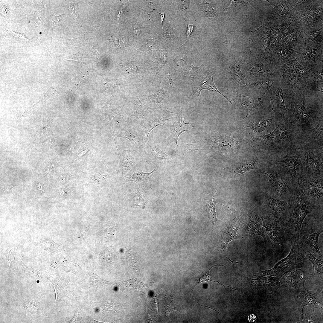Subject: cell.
Here are the masks:
<instances>
[{"mask_svg": "<svg viewBox=\"0 0 323 323\" xmlns=\"http://www.w3.org/2000/svg\"><path fill=\"white\" fill-rule=\"evenodd\" d=\"M210 145L213 146L215 148L225 149L232 148L234 144V142L231 138L223 136L214 138L210 140Z\"/></svg>", "mask_w": 323, "mask_h": 323, "instance_id": "4dcf8cb0", "label": "cell"}, {"mask_svg": "<svg viewBox=\"0 0 323 323\" xmlns=\"http://www.w3.org/2000/svg\"><path fill=\"white\" fill-rule=\"evenodd\" d=\"M60 16H56L52 14L51 18L50 20L51 23V25L54 27L58 26L60 24Z\"/></svg>", "mask_w": 323, "mask_h": 323, "instance_id": "7bdbcfd3", "label": "cell"}, {"mask_svg": "<svg viewBox=\"0 0 323 323\" xmlns=\"http://www.w3.org/2000/svg\"><path fill=\"white\" fill-rule=\"evenodd\" d=\"M217 202L214 197H213L210 200V204L207 210V215L209 220L213 224L217 221L215 206Z\"/></svg>", "mask_w": 323, "mask_h": 323, "instance_id": "d590c367", "label": "cell"}, {"mask_svg": "<svg viewBox=\"0 0 323 323\" xmlns=\"http://www.w3.org/2000/svg\"><path fill=\"white\" fill-rule=\"evenodd\" d=\"M214 75L211 73L207 74L206 76L198 84L196 91L200 95V92L203 89H206L212 93L218 92L226 98L232 105L230 100L228 98L224 96L217 89L213 81Z\"/></svg>", "mask_w": 323, "mask_h": 323, "instance_id": "83f0119b", "label": "cell"}, {"mask_svg": "<svg viewBox=\"0 0 323 323\" xmlns=\"http://www.w3.org/2000/svg\"><path fill=\"white\" fill-rule=\"evenodd\" d=\"M323 57L322 33L298 51L296 59L301 65L312 68L323 63Z\"/></svg>", "mask_w": 323, "mask_h": 323, "instance_id": "ba28073f", "label": "cell"}, {"mask_svg": "<svg viewBox=\"0 0 323 323\" xmlns=\"http://www.w3.org/2000/svg\"><path fill=\"white\" fill-rule=\"evenodd\" d=\"M117 136L128 139L139 150H146L148 146L145 135L137 127H134L125 131H120Z\"/></svg>", "mask_w": 323, "mask_h": 323, "instance_id": "e0dca14e", "label": "cell"}, {"mask_svg": "<svg viewBox=\"0 0 323 323\" xmlns=\"http://www.w3.org/2000/svg\"><path fill=\"white\" fill-rule=\"evenodd\" d=\"M310 275L309 270L303 266L294 269L288 275H284L281 277V286L292 291L295 296L299 290L304 286L305 281Z\"/></svg>", "mask_w": 323, "mask_h": 323, "instance_id": "4fadbf2b", "label": "cell"}, {"mask_svg": "<svg viewBox=\"0 0 323 323\" xmlns=\"http://www.w3.org/2000/svg\"><path fill=\"white\" fill-rule=\"evenodd\" d=\"M275 66L288 87L290 100L295 102L303 99L302 91L311 68L301 65L296 58L282 65Z\"/></svg>", "mask_w": 323, "mask_h": 323, "instance_id": "7a4b0ae2", "label": "cell"}, {"mask_svg": "<svg viewBox=\"0 0 323 323\" xmlns=\"http://www.w3.org/2000/svg\"><path fill=\"white\" fill-rule=\"evenodd\" d=\"M323 232L322 228L319 227H311L304 229L299 237V241L304 251H310L316 258L321 260L323 259V256L320 251L318 243L320 235Z\"/></svg>", "mask_w": 323, "mask_h": 323, "instance_id": "5bb4252c", "label": "cell"}, {"mask_svg": "<svg viewBox=\"0 0 323 323\" xmlns=\"http://www.w3.org/2000/svg\"><path fill=\"white\" fill-rule=\"evenodd\" d=\"M216 266H213L212 267L210 268L208 270V271L207 272H206V273H204L200 278L199 279V280L198 283H197V284H196L195 285L193 289V290H192V294L193 292V291L194 290V288L196 286V285H197L200 284L201 283H202V282H204L208 281L209 280L210 281H212V282H215L218 283L219 284H221V285H223V286L224 287H230L229 286H225L224 285H223V284H220V282H219L218 281H212V280H211L210 279V274H209V270H210V269H211L213 267Z\"/></svg>", "mask_w": 323, "mask_h": 323, "instance_id": "f35d334b", "label": "cell"}, {"mask_svg": "<svg viewBox=\"0 0 323 323\" xmlns=\"http://www.w3.org/2000/svg\"><path fill=\"white\" fill-rule=\"evenodd\" d=\"M242 224L239 219L235 218L226 226L222 237L221 247L223 250H226L228 243L236 238L237 237L236 232L240 229V226Z\"/></svg>", "mask_w": 323, "mask_h": 323, "instance_id": "603a6c76", "label": "cell"}, {"mask_svg": "<svg viewBox=\"0 0 323 323\" xmlns=\"http://www.w3.org/2000/svg\"><path fill=\"white\" fill-rule=\"evenodd\" d=\"M296 303L300 308L301 320L304 307L312 309H323L322 293L314 290H309L304 286L294 296Z\"/></svg>", "mask_w": 323, "mask_h": 323, "instance_id": "7c38bea8", "label": "cell"}, {"mask_svg": "<svg viewBox=\"0 0 323 323\" xmlns=\"http://www.w3.org/2000/svg\"><path fill=\"white\" fill-rule=\"evenodd\" d=\"M119 160V167L124 171L131 169L135 165L134 151L127 150L121 153L118 150Z\"/></svg>", "mask_w": 323, "mask_h": 323, "instance_id": "d4e9b609", "label": "cell"}, {"mask_svg": "<svg viewBox=\"0 0 323 323\" xmlns=\"http://www.w3.org/2000/svg\"><path fill=\"white\" fill-rule=\"evenodd\" d=\"M275 127L272 132L255 139L260 148L267 149L273 156L288 151L300 148L305 144L304 129L286 117L277 114Z\"/></svg>", "mask_w": 323, "mask_h": 323, "instance_id": "6da1fadb", "label": "cell"}, {"mask_svg": "<svg viewBox=\"0 0 323 323\" xmlns=\"http://www.w3.org/2000/svg\"><path fill=\"white\" fill-rule=\"evenodd\" d=\"M297 52L289 48L279 47L270 53L271 60L275 65H281L296 58Z\"/></svg>", "mask_w": 323, "mask_h": 323, "instance_id": "ffe728a7", "label": "cell"}, {"mask_svg": "<svg viewBox=\"0 0 323 323\" xmlns=\"http://www.w3.org/2000/svg\"><path fill=\"white\" fill-rule=\"evenodd\" d=\"M179 4V8L180 10L183 11L184 12L186 11L188 8V4H187V2L183 1Z\"/></svg>", "mask_w": 323, "mask_h": 323, "instance_id": "ee69618b", "label": "cell"}, {"mask_svg": "<svg viewBox=\"0 0 323 323\" xmlns=\"http://www.w3.org/2000/svg\"><path fill=\"white\" fill-rule=\"evenodd\" d=\"M323 176L313 177L300 176L298 182V187L304 190L312 187L323 189Z\"/></svg>", "mask_w": 323, "mask_h": 323, "instance_id": "484cf974", "label": "cell"}, {"mask_svg": "<svg viewBox=\"0 0 323 323\" xmlns=\"http://www.w3.org/2000/svg\"><path fill=\"white\" fill-rule=\"evenodd\" d=\"M272 165L264 171L272 196L281 200H289L298 187V184L281 166Z\"/></svg>", "mask_w": 323, "mask_h": 323, "instance_id": "3957f363", "label": "cell"}, {"mask_svg": "<svg viewBox=\"0 0 323 323\" xmlns=\"http://www.w3.org/2000/svg\"><path fill=\"white\" fill-rule=\"evenodd\" d=\"M90 282L92 286L100 287L107 284H112L111 282L106 281L96 274H93L90 277Z\"/></svg>", "mask_w": 323, "mask_h": 323, "instance_id": "8d00e7d4", "label": "cell"}, {"mask_svg": "<svg viewBox=\"0 0 323 323\" xmlns=\"http://www.w3.org/2000/svg\"><path fill=\"white\" fill-rule=\"evenodd\" d=\"M263 226L271 239L281 248L290 237V229L287 222H283L270 217H262Z\"/></svg>", "mask_w": 323, "mask_h": 323, "instance_id": "9c48e42d", "label": "cell"}, {"mask_svg": "<svg viewBox=\"0 0 323 323\" xmlns=\"http://www.w3.org/2000/svg\"><path fill=\"white\" fill-rule=\"evenodd\" d=\"M257 163L256 159H253L250 161L245 162L237 166L234 170V173L238 175L242 174L246 171L251 169H255Z\"/></svg>", "mask_w": 323, "mask_h": 323, "instance_id": "836d02e7", "label": "cell"}, {"mask_svg": "<svg viewBox=\"0 0 323 323\" xmlns=\"http://www.w3.org/2000/svg\"><path fill=\"white\" fill-rule=\"evenodd\" d=\"M272 105V111L275 113L286 117L288 110L286 109L285 100L291 99L288 87L281 77L273 87L269 95Z\"/></svg>", "mask_w": 323, "mask_h": 323, "instance_id": "30bf717a", "label": "cell"}, {"mask_svg": "<svg viewBox=\"0 0 323 323\" xmlns=\"http://www.w3.org/2000/svg\"><path fill=\"white\" fill-rule=\"evenodd\" d=\"M265 203L266 209L275 219L283 222L289 221L292 215L294 205L292 196L289 200H281L272 196L267 198Z\"/></svg>", "mask_w": 323, "mask_h": 323, "instance_id": "8fae6325", "label": "cell"}, {"mask_svg": "<svg viewBox=\"0 0 323 323\" xmlns=\"http://www.w3.org/2000/svg\"><path fill=\"white\" fill-rule=\"evenodd\" d=\"M98 176L104 179H106L109 177V176L107 173L105 172L99 173L98 174Z\"/></svg>", "mask_w": 323, "mask_h": 323, "instance_id": "7dc6e473", "label": "cell"}, {"mask_svg": "<svg viewBox=\"0 0 323 323\" xmlns=\"http://www.w3.org/2000/svg\"><path fill=\"white\" fill-rule=\"evenodd\" d=\"M107 121L111 128L116 130H121L126 128L129 124V119L126 115L116 113L110 107L107 113Z\"/></svg>", "mask_w": 323, "mask_h": 323, "instance_id": "cb8c5ba5", "label": "cell"}, {"mask_svg": "<svg viewBox=\"0 0 323 323\" xmlns=\"http://www.w3.org/2000/svg\"><path fill=\"white\" fill-rule=\"evenodd\" d=\"M323 63L312 67L305 83H323Z\"/></svg>", "mask_w": 323, "mask_h": 323, "instance_id": "f1b7e54d", "label": "cell"}, {"mask_svg": "<svg viewBox=\"0 0 323 323\" xmlns=\"http://www.w3.org/2000/svg\"><path fill=\"white\" fill-rule=\"evenodd\" d=\"M85 34L77 38L68 39V41L71 46H79L83 42L84 39Z\"/></svg>", "mask_w": 323, "mask_h": 323, "instance_id": "ab89813d", "label": "cell"}, {"mask_svg": "<svg viewBox=\"0 0 323 323\" xmlns=\"http://www.w3.org/2000/svg\"><path fill=\"white\" fill-rule=\"evenodd\" d=\"M92 49L94 51L95 54L97 55V57H98L99 56V52H98L97 48L96 46H94L92 48Z\"/></svg>", "mask_w": 323, "mask_h": 323, "instance_id": "681fc988", "label": "cell"}, {"mask_svg": "<svg viewBox=\"0 0 323 323\" xmlns=\"http://www.w3.org/2000/svg\"><path fill=\"white\" fill-rule=\"evenodd\" d=\"M305 144L312 149L323 152V119L320 120L314 127L304 129Z\"/></svg>", "mask_w": 323, "mask_h": 323, "instance_id": "2e32d148", "label": "cell"}, {"mask_svg": "<svg viewBox=\"0 0 323 323\" xmlns=\"http://www.w3.org/2000/svg\"><path fill=\"white\" fill-rule=\"evenodd\" d=\"M167 77L169 79L170 88H172L173 86V81L172 80L171 77H170V76L169 74H168L167 75Z\"/></svg>", "mask_w": 323, "mask_h": 323, "instance_id": "c3c4849f", "label": "cell"}, {"mask_svg": "<svg viewBox=\"0 0 323 323\" xmlns=\"http://www.w3.org/2000/svg\"><path fill=\"white\" fill-rule=\"evenodd\" d=\"M298 150L301 170L300 176H323V152L314 150L305 144Z\"/></svg>", "mask_w": 323, "mask_h": 323, "instance_id": "52a82bcc", "label": "cell"}, {"mask_svg": "<svg viewBox=\"0 0 323 323\" xmlns=\"http://www.w3.org/2000/svg\"><path fill=\"white\" fill-rule=\"evenodd\" d=\"M290 242L291 248L288 255L278 262L271 269L261 271L263 274L281 278L288 272L304 266L305 259V251L299 240L292 236Z\"/></svg>", "mask_w": 323, "mask_h": 323, "instance_id": "277c9868", "label": "cell"}, {"mask_svg": "<svg viewBox=\"0 0 323 323\" xmlns=\"http://www.w3.org/2000/svg\"><path fill=\"white\" fill-rule=\"evenodd\" d=\"M167 119L164 118H156L152 121L148 122H142L140 124L144 129L146 137L148 139L150 132L154 128L160 125H165Z\"/></svg>", "mask_w": 323, "mask_h": 323, "instance_id": "1f68e13d", "label": "cell"}, {"mask_svg": "<svg viewBox=\"0 0 323 323\" xmlns=\"http://www.w3.org/2000/svg\"><path fill=\"white\" fill-rule=\"evenodd\" d=\"M193 127L194 126H192L191 124L185 123L183 118L182 117L178 121L171 125V134L164 140V142L167 145H171L178 147L177 141L179 135L183 132L189 130Z\"/></svg>", "mask_w": 323, "mask_h": 323, "instance_id": "44dd1931", "label": "cell"}, {"mask_svg": "<svg viewBox=\"0 0 323 323\" xmlns=\"http://www.w3.org/2000/svg\"><path fill=\"white\" fill-rule=\"evenodd\" d=\"M290 108L285 117L304 129H311L323 119V104L305 107L303 99L302 105L297 104L293 100H290Z\"/></svg>", "mask_w": 323, "mask_h": 323, "instance_id": "5b68a950", "label": "cell"}, {"mask_svg": "<svg viewBox=\"0 0 323 323\" xmlns=\"http://www.w3.org/2000/svg\"><path fill=\"white\" fill-rule=\"evenodd\" d=\"M310 308H308L307 310L306 311V313L304 315H302V318L301 320L303 322L304 320H305L306 323H316L317 322V319L316 315L313 313L314 312L313 310L312 313H310Z\"/></svg>", "mask_w": 323, "mask_h": 323, "instance_id": "74e56055", "label": "cell"}, {"mask_svg": "<svg viewBox=\"0 0 323 323\" xmlns=\"http://www.w3.org/2000/svg\"><path fill=\"white\" fill-rule=\"evenodd\" d=\"M156 168L151 172L144 173L142 171L137 173L134 172V174L131 176H125L127 181H133L139 184H144L150 177L151 174L156 171Z\"/></svg>", "mask_w": 323, "mask_h": 323, "instance_id": "d6a6232c", "label": "cell"}, {"mask_svg": "<svg viewBox=\"0 0 323 323\" xmlns=\"http://www.w3.org/2000/svg\"><path fill=\"white\" fill-rule=\"evenodd\" d=\"M272 162L273 164L281 166L284 170L289 174L298 184L300 176L296 168V166L299 165L298 149H292L288 151L286 153V155L283 157H276Z\"/></svg>", "mask_w": 323, "mask_h": 323, "instance_id": "9a60e30c", "label": "cell"}, {"mask_svg": "<svg viewBox=\"0 0 323 323\" xmlns=\"http://www.w3.org/2000/svg\"><path fill=\"white\" fill-rule=\"evenodd\" d=\"M68 8L71 16L76 19L78 18V11L75 5L73 3L70 4L69 5Z\"/></svg>", "mask_w": 323, "mask_h": 323, "instance_id": "b9f144b4", "label": "cell"}, {"mask_svg": "<svg viewBox=\"0 0 323 323\" xmlns=\"http://www.w3.org/2000/svg\"><path fill=\"white\" fill-rule=\"evenodd\" d=\"M193 25H188L186 32V35L187 39H189L193 29Z\"/></svg>", "mask_w": 323, "mask_h": 323, "instance_id": "f6af8a7d", "label": "cell"}, {"mask_svg": "<svg viewBox=\"0 0 323 323\" xmlns=\"http://www.w3.org/2000/svg\"><path fill=\"white\" fill-rule=\"evenodd\" d=\"M132 111L129 122H136L139 124L148 122L149 118L153 115V109L143 104L137 98L133 102Z\"/></svg>", "mask_w": 323, "mask_h": 323, "instance_id": "d6986e66", "label": "cell"}, {"mask_svg": "<svg viewBox=\"0 0 323 323\" xmlns=\"http://www.w3.org/2000/svg\"><path fill=\"white\" fill-rule=\"evenodd\" d=\"M55 143V141L51 139H49L44 142L43 144L45 145H50L54 144Z\"/></svg>", "mask_w": 323, "mask_h": 323, "instance_id": "bcb514c9", "label": "cell"}, {"mask_svg": "<svg viewBox=\"0 0 323 323\" xmlns=\"http://www.w3.org/2000/svg\"><path fill=\"white\" fill-rule=\"evenodd\" d=\"M247 232L252 235H258L262 237L266 242L265 235L263 228L261 219L256 212H252L248 217Z\"/></svg>", "mask_w": 323, "mask_h": 323, "instance_id": "7402d4cb", "label": "cell"}, {"mask_svg": "<svg viewBox=\"0 0 323 323\" xmlns=\"http://www.w3.org/2000/svg\"><path fill=\"white\" fill-rule=\"evenodd\" d=\"M305 258L310 261L312 264L313 270L312 275L316 278L320 279L322 281L323 275V262L322 260L316 258L308 250L305 251Z\"/></svg>", "mask_w": 323, "mask_h": 323, "instance_id": "4316f807", "label": "cell"}, {"mask_svg": "<svg viewBox=\"0 0 323 323\" xmlns=\"http://www.w3.org/2000/svg\"><path fill=\"white\" fill-rule=\"evenodd\" d=\"M158 13L159 14H160V15H161V24H162V27H163L162 22H163V19H164V13H163L161 14V13Z\"/></svg>", "mask_w": 323, "mask_h": 323, "instance_id": "f907efd6", "label": "cell"}, {"mask_svg": "<svg viewBox=\"0 0 323 323\" xmlns=\"http://www.w3.org/2000/svg\"><path fill=\"white\" fill-rule=\"evenodd\" d=\"M322 189L312 187L304 190L305 195L311 201L315 203L323 206Z\"/></svg>", "mask_w": 323, "mask_h": 323, "instance_id": "f546056e", "label": "cell"}, {"mask_svg": "<svg viewBox=\"0 0 323 323\" xmlns=\"http://www.w3.org/2000/svg\"><path fill=\"white\" fill-rule=\"evenodd\" d=\"M83 57L80 51L75 54H72L65 57L63 60H72L83 63Z\"/></svg>", "mask_w": 323, "mask_h": 323, "instance_id": "60d3db41", "label": "cell"}, {"mask_svg": "<svg viewBox=\"0 0 323 323\" xmlns=\"http://www.w3.org/2000/svg\"><path fill=\"white\" fill-rule=\"evenodd\" d=\"M294 202L293 212L289 220L293 226L295 237L299 239V234L304 220L309 214L322 210L323 206L310 201L304 193V190L298 187L292 196Z\"/></svg>", "mask_w": 323, "mask_h": 323, "instance_id": "8992f818", "label": "cell"}, {"mask_svg": "<svg viewBox=\"0 0 323 323\" xmlns=\"http://www.w3.org/2000/svg\"><path fill=\"white\" fill-rule=\"evenodd\" d=\"M281 278L269 275L267 277H260L255 281V287L258 292L264 291L275 295L277 290L281 287Z\"/></svg>", "mask_w": 323, "mask_h": 323, "instance_id": "ac0fdd59", "label": "cell"}, {"mask_svg": "<svg viewBox=\"0 0 323 323\" xmlns=\"http://www.w3.org/2000/svg\"><path fill=\"white\" fill-rule=\"evenodd\" d=\"M146 150L152 156L155 158L161 160H166L168 159V156L167 153L162 151L159 148L154 146L148 147Z\"/></svg>", "mask_w": 323, "mask_h": 323, "instance_id": "e575fe53", "label": "cell"}]
</instances>
